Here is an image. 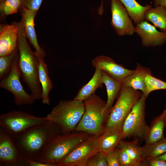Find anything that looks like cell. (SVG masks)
Segmentation results:
<instances>
[{
  "label": "cell",
  "mask_w": 166,
  "mask_h": 166,
  "mask_svg": "<svg viewBox=\"0 0 166 166\" xmlns=\"http://www.w3.org/2000/svg\"><path fill=\"white\" fill-rule=\"evenodd\" d=\"M165 112L164 114V120L165 122V125L166 126V106H165V109L164 110Z\"/></svg>",
  "instance_id": "38"
},
{
  "label": "cell",
  "mask_w": 166,
  "mask_h": 166,
  "mask_svg": "<svg viewBox=\"0 0 166 166\" xmlns=\"http://www.w3.org/2000/svg\"><path fill=\"white\" fill-rule=\"evenodd\" d=\"M18 54L17 48L11 53L0 56V79L6 77L10 73L13 61Z\"/></svg>",
  "instance_id": "27"
},
{
  "label": "cell",
  "mask_w": 166,
  "mask_h": 166,
  "mask_svg": "<svg viewBox=\"0 0 166 166\" xmlns=\"http://www.w3.org/2000/svg\"><path fill=\"white\" fill-rule=\"evenodd\" d=\"M43 0H21L20 8H24L37 12Z\"/></svg>",
  "instance_id": "32"
},
{
  "label": "cell",
  "mask_w": 166,
  "mask_h": 166,
  "mask_svg": "<svg viewBox=\"0 0 166 166\" xmlns=\"http://www.w3.org/2000/svg\"><path fill=\"white\" fill-rule=\"evenodd\" d=\"M143 166H166V162L156 157L144 161Z\"/></svg>",
  "instance_id": "34"
},
{
  "label": "cell",
  "mask_w": 166,
  "mask_h": 166,
  "mask_svg": "<svg viewBox=\"0 0 166 166\" xmlns=\"http://www.w3.org/2000/svg\"><path fill=\"white\" fill-rule=\"evenodd\" d=\"M61 133L60 128L51 122L32 127L13 137L23 157L36 160L49 142Z\"/></svg>",
  "instance_id": "1"
},
{
  "label": "cell",
  "mask_w": 166,
  "mask_h": 166,
  "mask_svg": "<svg viewBox=\"0 0 166 166\" xmlns=\"http://www.w3.org/2000/svg\"><path fill=\"white\" fill-rule=\"evenodd\" d=\"M154 7L163 6L166 7V0H153Z\"/></svg>",
  "instance_id": "35"
},
{
  "label": "cell",
  "mask_w": 166,
  "mask_h": 166,
  "mask_svg": "<svg viewBox=\"0 0 166 166\" xmlns=\"http://www.w3.org/2000/svg\"><path fill=\"white\" fill-rule=\"evenodd\" d=\"M18 24V67L21 76L30 89L35 100H39L41 99L42 89L39 78V60L28 43L21 22Z\"/></svg>",
  "instance_id": "2"
},
{
  "label": "cell",
  "mask_w": 166,
  "mask_h": 166,
  "mask_svg": "<svg viewBox=\"0 0 166 166\" xmlns=\"http://www.w3.org/2000/svg\"><path fill=\"white\" fill-rule=\"evenodd\" d=\"M147 94L154 91L166 89V82L153 76L152 73L148 74L145 78Z\"/></svg>",
  "instance_id": "28"
},
{
  "label": "cell",
  "mask_w": 166,
  "mask_h": 166,
  "mask_svg": "<svg viewBox=\"0 0 166 166\" xmlns=\"http://www.w3.org/2000/svg\"><path fill=\"white\" fill-rule=\"evenodd\" d=\"M111 24L120 36L132 35L136 27L126 8L119 0H111Z\"/></svg>",
  "instance_id": "11"
},
{
  "label": "cell",
  "mask_w": 166,
  "mask_h": 166,
  "mask_svg": "<svg viewBox=\"0 0 166 166\" xmlns=\"http://www.w3.org/2000/svg\"><path fill=\"white\" fill-rule=\"evenodd\" d=\"M149 73H152L149 68L137 63L135 71L127 76L123 80L122 84L135 89L141 90L147 98L148 95L147 92L145 78L146 75Z\"/></svg>",
  "instance_id": "17"
},
{
  "label": "cell",
  "mask_w": 166,
  "mask_h": 166,
  "mask_svg": "<svg viewBox=\"0 0 166 166\" xmlns=\"http://www.w3.org/2000/svg\"><path fill=\"white\" fill-rule=\"evenodd\" d=\"M126 8L130 17L136 25L145 20L146 12L152 7L147 4L142 6L136 0H119Z\"/></svg>",
  "instance_id": "23"
},
{
  "label": "cell",
  "mask_w": 166,
  "mask_h": 166,
  "mask_svg": "<svg viewBox=\"0 0 166 166\" xmlns=\"http://www.w3.org/2000/svg\"><path fill=\"white\" fill-rule=\"evenodd\" d=\"M141 94L140 90L122 84L115 104L108 112L104 132L122 128L124 121Z\"/></svg>",
  "instance_id": "5"
},
{
  "label": "cell",
  "mask_w": 166,
  "mask_h": 166,
  "mask_svg": "<svg viewBox=\"0 0 166 166\" xmlns=\"http://www.w3.org/2000/svg\"><path fill=\"white\" fill-rule=\"evenodd\" d=\"M144 19L152 22L162 32H166V7L159 6L151 7L146 12Z\"/></svg>",
  "instance_id": "24"
},
{
  "label": "cell",
  "mask_w": 166,
  "mask_h": 166,
  "mask_svg": "<svg viewBox=\"0 0 166 166\" xmlns=\"http://www.w3.org/2000/svg\"><path fill=\"white\" fill-rule=\"evenodd\" d=\"M102 70L95 69L93 76L89 81L81 88L73 99L83 101L95 94L97 89L102 87Z\"/></svg>",
  "instance_id": "20"
},
{
  "label": "cell",
  "mask_w": 166,
  "mask_h": 166,
  "mask_svg": "<svg viewBox=\"0 0 166 166\" xmlns=\"http://www.w3.org/2000/svg\"><path fill=\"white\" fill-rule=\"evenodd\" d=\"M103 0H102L101 5L98 8V12L100 15H101L103 12Z\"/></svg>",
  "instance_id": "36"
},
{
  "label": "cell",
  "mask_w": 166,
  "mask_h": 166,
  "mask_svg": "<svg viewBox=\"0 0 166 166\" xmlns=\"http://www.w3.org/2000/svg\"><path fill=\"white\" fill-rule=\"evenodd\" d=\"M23 159L13 137L0 130V165L22 166Z\"/></svg>",
  "instance_id": "12"
},
{
  "label": "cell",
  "mask_w": 166,
  "mask_h": 166,
  "mask_svg": "<svg viewBox=\"0 0 166 166\" xmlns=\"http://www.w3.org/2000/svg\"><path fill=\"white\" fill-rule=\"evenodd\" d=\"M164 111L155 117L152 121L144 140L145 144L157 142L164 138V130L166 126L164 120Z\"/></svg>",
  "instance_id": "22"
},
{
  "label": "cell",
  "mask_w": 166,
  "mask_h": 166,
  "mask_svg": "<svg viewBox=\"0 0 166 166\" xmlns=\"http://www.w3.org/2000/svg\"><path fill=\"white\" fill-rule=\"evenodd\" d=\"M117 147L124 150L137 166H143V160L142 147L135 141L128 142L122 140Z\"/></svg>",
  "instance_id": "26"
},
{
  "label": "cell",
  "mask_w": 166,
  "mask_h": 166,
  "mask_svg": "<svg viewBox=\"0 0 166 166\" xmlns=\"http://www.w3.org/2000/svg\"><path fill=\"white\" fill-rule=\"evenodd\" d=\"M142 149L144 162L156 158L166 152V138L164 137L153 143L145 144L142 147Z\"/></svg>",
  "instance_id": "25"
},
{
  "label": "cell",
  "mask_w": 166,
  "mask_h": 166,
  "mask_svg": "<svg viewBox=\"0 0 166 166\" xmlns=\"http://www.w3.org/2000/svg\"><path fill=\"white\" fill-rule=\"evenodd\" d=\"M135 32L142 39L144 47L160 46L166 42V32L158 31L155 26L144 20L136 24Z\"/></svg>",
  "instance_id": "14"
},
{
  "label": "cell",
  "mask_w": 166,
  "mask_h": 166,
  "mask_svg": "<svg viewBox=\"0 0 166 166\" xmlns=\"http://www.w3.org/2000/svg\"><path fill=\"white\" fill-rule=\"evenodd\" d=\"M108 166H120L119 149L117 147L105 155Z\"/></svg>",
  "instance_id": "31"
},
{
  "label": "cell",
  "mask_w": 166,
  "mask_h": 166,
  "mask_svg": "<svg viewBox=\"0 0 166 166\" xmlns=\"http://www.w3.org/2000/svg\"><path fill=\"white\" fill-rule=\"evenodd\" d=\"M0 56L9 54L17 48L18 28V23L0 26Z\"/></svg>",
  "instance_id": "16"
},
{
  "label": "cell",
  "mask_w": 166,
  "mask_h": 166,
  "mask_svg": "<svg viewBox=\"0 0 166 166\" xmlns=\"http://www.w3.org/2000/svg\"><path fill=\"white\" fill-rule=\"evenodd\" d=\"M86 166H108L105 155L99 150L89 159Z\"/></svg>",
  "instance_id": "30"
},
{
  "label": "cell",
  "mask_w": 166,
  "mask_h": 166,
  "mask_svg": "<svg viewBox=\"0 0 166 166\" xmlns=\"http://www.w3.org/2000/svg\"><path fill=\"white\" fill-rule=\"evenodd\" d=\"M99 150L98 136L90 135L60 161L57 166H86L89 159Z\"/></svg>",
  "instance_id": "10"
},
{
  "label": "cell",
  "mask_w": 166,
  "mask_h": 166,
  "mask_svg": "<svg viewBox=\"0 0 166 166\" xmlns=\"http://www.w3.org/2000/svg\"><path fill=\"white\" fill-rule=\"evenodd\" d=\"M91 63L95 69L105 71L112 77L121 83L127 76L135 71V69H127L116 63L113 59L104 55L96 57Z\"/></svg>",
  "instance_id": "13"
},
{
  "label": "cell",
  "mask_w": 166,
  "mask_h": 166,
  "mask_svg": "<svg viewBox=\"0 0 166 166\" xmlns=\"http://www.w3.org/2000/svg\"><path fill=\"white\" fill-rule=\"evenodd\" d=\"M50 122L46 117H37L26 112L13 111L0 115V130L13 137L34 126Z\"/></svg>",
  "instance_id": "7"
},
{
  "label": "cell",
  "mask_w": 166,
  "mask_h": 166,
  "mask_svg": "<svg viewBox=\"0 0 166 166\" xmlns=\"http://www.w3.org/2000/svg\"><path fill=\"white\" fill-rule=\"evenodd\" d=\"M157 158L166 162V152L159 156Z\"/></svg>",
  "instance_id": "37"
},
{
  "label": "cell",
  "mask_w": 166,
  "mask_h": 166,
  "mask_svg": "<svg viewBox=\"0 0 166 166\" xmlns=\"http://www.w3.org/2000/svg\"><path fill=\"white\" fill-rule=\"evenodd\" d=\"M38 59L39 61V78L42 89L41 99L43 104L49 105V93L53 88V85L48 75V70L46 64L43 59Z\"/></svg>",
  "instance_id": "21"
},
{
  "label": "cell",
  "mask_w": 166,
  "mask_h": 166,
  "mask_svg": "<svg viewBox=\"0 0 166 166\" xmlns=\"http://www.w3.org/2000/svg\"><path fill=\"white\" fill-rule=\"evenodd\" d=\"M118 148L120 166H137L124 150Z\"/></svg>",
  "instance_id": "33"
},
{
  "label": "cell",
  "mask_w": 166,
  "mask_h": 166,
  "mask_svg": "<svg viewBox=\"0 0 166 166\" xmlns=\"http://www.w3.org/2000/svg\"><path fill=\"white\" fill-rule=\"evenodd\" d=\"M20 9L22 17L20 22L26 36L35 49V53L38 58L43 59L45 53L38 44L34 27V19L37 12L23 8Z\"/></svg>",
  "instance_id": "15"
},
{
  "label": "cell",
  "mask_w": 166,
  "mask_h": 166,
  "mask_svg": "<svg viewBox=\"0 0 166 166\" xmlns=\"http://www.w3.org/2000/svg\"><path fill=\"white\" fill-rule=\"evenodd\" d=\"M21 5V0H5L0 4V10L6 15L17 13Z\"/></svg>",
  "instance_id": "29"
},
{
  "label": "cell",
  "mask_w": 166,
  "mask_h": 166,
  "mask_svg": "<svg viewBox=\"0 0 166 166\" xmlns=\"http://www.w3.org/2000/svg\"><path fill=\"white\" fill-rule=\"evenodd\" d=\"M5 0H0V3L4 2Z\"/></svg>",
  "instance_id": "39"
},
{
  "label": "cell",
  "mask_w": 166,
  "mask_h": 166,
  "mask_svg": "<svg viewBox=\"0 0 166 166\" xmlns=\"http://www.w3.org/2000/svg\"><path fill=\"white\" fill-rule=\"evenodd\" d=\"M84 111L83 101L61 100L46 117L60 128L62 133L65 134L76 131Z\"/></svg>",
  "instance_id": "4"
},
{
  "label": "cell",
  "mask_w": 166,
  "mask_h": 166,
  "mask_svg": "<svg viewBox=\"0 0 166 166\" xmlns=\"http://www.w3.org/2000/svg\"><path fill=\"white\" fill-rule=\"evenodd\" d=\"M83 102L84 112L76 131L98 136L104 132L106 118L105 114L106 102L94 94Z\"/></svg>",
  "instance_id": "6"
},
{
  "label": "cell",
  "mask_w": 166,
  "mask_h": 166,
  "mask_svg": "<svg viewBox=\"0 0 166 166\" xmlns=\"http://www.w3.org/2000/svg\"><path fill=\"white\" fill-rule=\"evenodd\" d=\"M146 98L142 93L124 121L122 128L124 139L134 138L144 140L149 128L145 118Z\"/></svg>",
  "instance_id": "8"
},
{
  "label": "cell",
  "mask_w": 166,
  "mask_h": 166,
  "mask_svg": "<svg viewBox=\"0 0 166 166\" xmlns=\"http://www.w3.org/2000/svg\"><path fill=\"white\" fill-rule=\"evenodd\" d=\"M102 71V81L106 86L107 95L105 109V114L107 117L109 111L113 106L114 101L121 91L122 83L112 77L105 71Z\"/></svg>",
  "instance_id": "19"
},
{
  "label": "cell",
  "mask_w": 166,
  "mask_h": 166,
  "mask_svg": "<svg viewBox=\"0 0 166 166\" xmlns=\"http://www.w3.org/2000/svg\"><path fill=\"white\" fill-rule=\"evenodd\" d=\"M123 139L122 128L103 132L98 136L99 151L105 155L117 147Z\"/></svg>",
  "instance_id": "18"
},
{
  "label": "cell",
  "mask_w": 166,
  "mask_h": 166,
  "mask_svg": "<svg viewBox=\"0 0 166 166\" xmlns=\"http://www.w3.org/2000/svg\"><path fill=\"white\" fill-rule=\"evenodd\" d=\"M89 136V134L81 131L60 134L49 142L36 161L50 166H57L60 161Z\"/></svg>",
  "instance_id": "3"
},
{
  "label": "cell",
  "mask_w": 166,
  "mask_h": 166,
  "mask_svg": "<svg viewBox=\"0 0 166 166\" xmlns=\"http://www.w3.org/2000/svg\"><path fill=\"white\" fill-rule=\"evenodd\" d=\"M18 54L15 57L10 71L5 78L1 80L0 87L11 93L14 97V101L18 105H30L35 100L31 94L24 89L20 81L21 77L18 67Z\"/></svg>",
  "instance_id": "9"
}]
</instances>
